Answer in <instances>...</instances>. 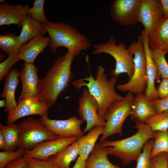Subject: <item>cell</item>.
<instances>
[{"label":"cell","instance_id":"obj_29","mask_svg":"<svg viewBox=\"0 0 168 168\" xmlns=\"http://www.w3.org/2000/svg\"><path fill=\"white\" fill-rule=\"evenodd\" d=\"M154 139L151 157L162 153H168V130L156 132Z\"/></svg>","mask_w":168,"mask_h":168},{"label":"cell","instance_id":"obj_24","mask_svg":"<svg viewBox=\"0 0 168 168\" xmlns=\"http://www.w3.org/2000/svg\"><path fill=\"white\" fill-rule=\"evenodd\" d=\"M108 155L106 147L96 143L86 160V168H122L110 162Z\"/></svg>","mask_w":168,"mask_h":168},{"label":"cell","instance_id":"obj_15","mask_svg":"<svg viewBox=\"0 0 168 168\" xmlns=\"http://www.w3.org/2000/svg\"><path fill=\"white\" fill-rule=\"evenodd\" d=\"M38 68L34 64L25 63L19 71V77L22 83V90L18 101L28 98H39L40 79Z\"/></svg>","mask_w":168,"mask_h":168},{"label":"cell","instance_id":"obj_25","mask_svg":"<svg viewBox=\"0 0 168 168\" xmlns=\"http://www.w3.org/2000/svg\"><path fill=\"white\" fill-rule=\"evenodd\" d=\"M79 155L78 144L77 140L51 157L49 160L60 168H70L71 163L75 160Z\"/></svg>","mask_w":168,"mask_h":168},{"label":"cell","instance_id":"obj_26","mask_svg":"<svg viewBox=\"0 0 168 168\" xmlns=\"http://www.w3.org/2000/svg\"><path fill=\"white\" fill-rule=\"evenodd\" d=\"M0 131L2 133L6 142V151H14L20 144L19 131L17 124L12 123L5 126L0 124Z\"/></svg>","mask_w":168,"mask_h":168},{"label":"cell","instance_id":"obj_34","mask_svg":"<svg viewBox=\"0 0 168 168\" xmlns=\"http://www.w3.org/2000/svg\"><path fill=\"white\" fill-rule=\"evenodd\" d=\"M20 60L16 54H8V57L0 63V81L7 76L11 68Z\"/></svg>","mask_w":168,"mask_h":168},{"label":"cell","instance_id":"obj_8","mask_svg":"<svg viewBox=\"0 0 168 168\" xmlns=\"http://www.w3.org/2000/svg\"><path fill=\"white\" fill-rule=\"evenodd\" d=\"M17 125L19 131V147L26 149L33 148L43 142L59 138L40 119L30 117L23 120Z\"/></svg>","mask_w":168,"mask_h":168},{"label":"cell","instance_id":"obj_44","mask_svg":"<svg viewBox=\"0 0 168 168\" xmlns=\"http://www.w3.org/2000/svg\"><path fill=\"white\" fill-rule=\"evenodd\" d=\"M24 168H30V167L29 166H28L25 167Z\"/></svg>","mask_w":168,"mask_h":168},{"label":"cell","instance_id":"obj_9","mask_svg":"<svg viewBox=\"0 0 168 168\" xmlns=\"http://www.w3.org/2000/svg\"><path fill=\"white\" fill-rule=\"evenodd\" d=\"M78 113L81 119L86 122L84 133L89 131L96 127H104L105 120L98 115V103L87 88L83 89V92L78 99Z\"/></svg>","mask_w":168,"mask_h":168},{"label":"cell","instance_id":"obj_10","mask_svg":"<svg viewBox=\"0 0 168 168\" xmlns=\"http://www.w3.org/2000/svg\"><path fill=\"white\" fill-rule=\"evenodd\" d=\"M140 0H114L110 7V17L118 24L132 25L138 22Z\"/></svg>","mask_w":168,"mask_h":168},{"label":"cell","instance_id":"obj_19","mask_svg":"<svg viewBox=\"0 0 168 168\" xmlns=\"http://www.w3.org/2000/svg\"><path fill=\"white\" fill-rule=\"evenodd\" d=\"M19 78V71L16 68L11 69L5 78L3 89L0 97L6 99L4 110L7 114L14 110L18 104L15 99V93L20 82Z\"/></svg>","mask_w":168,"mask_h":168},{"label":"cell","instance_id":"obj_39","mask_svg":"<svg viewBox=\"0 0 168 168\" xmlns=\"http://www.w3.org/2000/svg\"><path fill=\"white\" fill-rule=\"evenodd\" d=\"M28 166L26 158L23 156L12 161L4 168H24Z\"/></svg>","mask_w":168,"mask_h":168},{"label":"cell","instance_id":"obj_23","mask_svg":"<svg viewBox=\"0 0 168 168\" xmlns=\"http://www.w3.org/2000/svg\"><path fill=\"white\" fill-rule=\"evenodd\" d=\"M46 33L42 23L28 14L22 22L21 31L18 36L20 41L24 44L34 38L44 36Z\"/></svg>","mask_w":168,"mask_h":168},{"label":"cell","instance_id":"obj_4","mask_svg":"<svg viewBox=\"0 0 168 168\" xmlns=\"http://www.w3.org/2000/svg\"><path fill=\"white\" fill-rule=\"evenodd\" d=\"M42 24L49 35V46L54 54L58 48L63 47L72 52L76 57L91 46L88 38L69 23L49 21Z\"/></svg>","mask_w":168,"mask_h":168},{"label":"cell","instance_id":"obj_38","mask_svg":"<svg viewBox=\"0 0 168 168\" xmlns=\"http://www.w3.org/2000/svg\"><path fill=\"white\" fill-rule=\"evenodd\" d=\"M159 99L168 96V78H163L157 89Z\"/></svg>","mask_w":168,"mask_h":168},{"label":"cell","instance_id":"obj_18","mask_svg":"<svg viewBox=\"0 0 168 168\" xmlns=\"http://www.w3.org/2000/svg\"><path fill=\"white\" fill-rule=\"evenodd\" d=\"M50 43L49 37L38 36L33 38L23 44L16 57L25 63L33 64L37 56L43 52Z\"/></svg>","mask_w":168,"mask_h":168},{"label":"cell","instance_id":"obj_28","mask_svg":"<svg viewBox=\"0 0 168 168\" xmlns=\"http://www.w3.org/2000/svg\"><path fill=\"white\" fill-rule=\"evenodd\" d=\"M144 123L154 132L168 130V110L149 117Z\"/></svg>","mask_w":168,"mask_h":168},{"label":"cell","instance_id":"obj_6","mask_svg":"<svg viewBox=\"0 0 168 168\" xmlns=\"http://www.w3.org/2000/svg\"><path fill=\"white\" fill-rule=\"evenodd\" d=\"M92 46L94 48L92 54L105 53L115 59V68L110 72V76L118 77L120 74L125 73L127 74L129 80L131 79L134 71L133 58L125 44L120 43L117 44L115 39L111 37L105 43L95 44Z\"/></svg>","mask_w":168,"mask_h":168},{"label":"cell","instance_id":"obj_1","mask_svg":"<svg viewBox=\"0 0 168 168\" xmlns=\"http://www.w3.org/2000/svg\"><path fill=\"white\" fill-rule=\"evenodd\" d=\"M75 57L68 50L62 56H57L45 77L40 80L39 98L50 107L54 105L60 94L66 89L74 74L71 70Z\"/></svg>","mask_w":168,"mask_h":168},{"label":"cell","instance_id":"obj_12","mask_svg":"<svg viewBox=\"0 0 168 168\" xmlns=\"http://www.w3.org/2000/svg\"><path fill=\"white\" fill-rule=\"evenodd\" d=\"M163 17L161 0H140L138 22L148 36L156 28Z\"/></svg>","mask_w":168,"mask_h":168},{"label":"cell","instance_id":"obj_35","mask_svg":"<svg viewBox=\"0 0 168 168\" xmlns=\"http://www.w3.org/2000/svg\"><path fill=\"white\" fill-rule=\"evenodd\" d=\"M28 166L31 168H60L49 160L42 161L32 158H26Z\"/></svg>","mask_w":168,"mask_h":168},{"label":"cell","instance_id":"obj_37","mask_svg":"<svg viewBox=\"0 0 168 168\" xmlns=\"http://www.w3.org/2000/svg\"><path fill=\"white\" fill-rule=\"evenodd\" d=\"M151 101L157 114L168 110V96Z\"/></svg>","mask_w":168,"mask_h":168},{"label":"cell","instance_id":"obj_2","mask_svg":"<svg viewBox=\"0 0 168 168\" xmlns=\"http://www.w3.org/2000/svg\"><path fill=\"white\" fill-rule=\"evenodd\" d=\"M97 67L96 79L90 74L88 77L76 80L71 84L77 89L85 86L87 87L98 103V115L104 119L109 108L124 97L118 94L115 89L118 77L112 76L109 80L102 65Z\"/></svg>","mask_w":168,"mask_h":168},{"label":"cell","instance_id":"obj_41","mask_svg":"<svg viewBox=\"0 0 168 168\" xmlns=\"http://www.w3.org/2000/svg\"><path fill=\"white\" fill-rule=\"evenodd\" d=\"M161 3L163 17L168 19V0H161Z\"/></svg>","mask_w":168,"mask_h":168},{"label":"cell","instance_id":"obj_16","mask_svg":"<svg viewBox=\"0 0 168 168\" xmlns=\"http://www.w3.org/2000/svg\"><path fill=\"white\" fill-rule=\"evenodd\" d=\"M140 36L143 44L147 64V83L144 94L150 100L152 101L159 99L155 86V81L157 79L158 71L151 56V49L148 42V36L144 30L141 31Z\"/></svg>","mask_w":168,"mask_h":168},{"label":"cell","instance_id":"obj_5","mask_svg":"<svg viewBox=\"0 0 168 168\" xmlns=\"http://www.w3.org/2000/svg\"><path fill=\"white\" fill-rule=\"evenodd\" d=\"M129 53L134 55V71L131 78L127 83L117 85L116 87L122 91L133 93H143L147 86V64L142 41L140 35L138 40L127 48Z\"/></svg>","mask_w":168,"mask_h":168},{"label":"cell","instance_id":"obj_11","mask_svg":"<svg viewBox=\"0 0 168 168\" xmlns=\"http://www.w3.org/2000/svg\"><path fill=\"white\" fill-rule=\"evenodd\" d=\"M78 138L73 137L61 138L43 142L31 149H26L23 156L42 161H47L50 158L66 147L77 140Z\"/></svg>","mask_w":168,"mask_h":168},{"label":"cell","instance_id":"obj_32","mask_svg":"<svg viewBox=\"0 0 168 168\" xmlns=\"http://www.w3.org/2000/svg\"><path fill=\"white\" fill-rule=\"evenodd\" d=\"M44 0H35L33 7L27 11L32 17L41 23L49 21L44 14Z\"/></svg>","mask_w":168,"mask_h":168},{"label":"cell","instance_id":"obj_31","mask_svg":"<svg viewBox=\"0 0 168 168\" xmlns=\"http://www.w3.org/2000/svg\"><path fill=\"white\" fill-rule=\"evenodd\" d=\"M154 140H148L144 145L142 151L138 160L136 168H151V153Z\"/></svg>","mask_w":168,"mask_h":168},{"label":"cell","instance_id":"obj_33","mask_svg":"<svg viewBox=\"0 0 168 168\" xmlns=\"http://www.w3.org/2000/svg\"><path fill=\"white\" fill-rule=\"evenodd\" d=\"M26 149L19 147L16 151H9L5 150L0 152V168H4L9 163L23 156Z\"/></svg>","mask_w":168,"mask_h":168},{"label":"cell","instance_id":"obj_30","mask_svg":"<svg viewBox=\"0 0 168 168\" xmlns=\"http://www.w3.org/2000/svg\"><path fill=\"white\" fill-rule=\"evenodd\" d=\"M151 56L158 71L157 79L161 76L162 79L168 78V63L166 60V54L162 51L151 49Z\"/></svg>","mask_w":168,"mask_h":168},{"label":"cell","instance_id":"obj_36","mask_svg":"<svg viewBox=\"0 0 168 168\" xmlns=\"http://www.w3.org/2000/svg\"><path fill=\"white\" fill-rule=\"evenodd\" d=\"M162 153L151 157V168H168L167 154Z\"/></svg>","mask_w":168,"mask_h":168},{"label":"cell","instance_id":"obj_42","mask_svg":"<svg viewBox=\"0 0 168 168\" xmlns=\"http://www.w3.org/2000/svg\"><path fill=\"white\" fill-rule=\"evenodd\" d=\"M6 149V142L4 135L2 132L0 131V149L5 150Z\"/></svg>","mask_w":168,"mask_h":168},{"label":"cell","instance_id":"obj_27","mask_svg":"<svg viewBox=\"0 0 168 168\" xmlns=\"http://www.w3.org/2000/svg\"><path fill=\"white\" fill-rule=\"evenodd\" d=\"M23 45L19 36L15 33H9L0 35V49L8 55L18 54Z\"/></svg>","mask_w":168,"mask_h":168},{"label":"cell","instance_id":"obj_7","mask_svg":"<svg viewBox=\"0 0 168 168\" xmlns=\"http://www.w3.org/2000/svg\"><path fill=\"white\" fill-rule=\"evenodd\" d=\"M135 98L133 93L128 92L123 100L113 104L109 108L104 118L105 124L99 142L114 134L122 136L123 124L127 118L132 114Z\"/></svg>","mask_w":168,"mask_h":168},{"label":"cell","instance_id":"obj_20","mask_svg":"<svg viewBox=\"0 0 168 168\" xmlns=\"http://www.w3.org/2000/svg\"><path fill=\"white\" fill-rule=\"evenodd\" d=\"M157 114L151 101L144 94L140 93L136 94L130 115L131 119L144 122L148 118Z\"/></svg>","mask_w":168,"mask_h":168},{"label":"cell","instance_id":"obj_3","mask_svg":"<svg viewBox=\"0 0 168 168\" xmlns=\"http://www.w3.org/2000/svg\"><path fill=\"white\" fill-rule=\"evenodd\" d=\"M133 127L137 131L129 137L116 141L106 139L100 142L102 146L106 147L108 154L118 157L125 165L137 161L145 143L154 138L156 133L147 125L138 120H135Z\"/></svg>","mask_w":168,"mask_h":168},{"label":"cell","instance_id":"obj_45","mask_svg":"<svg viewBox=\"0 0 168 168\" xmlns=\"http://www.w3.org/2000/svg\"><path fill=\"white\" fill-rule=\"evenodd\" d=\"M167 154V161H168V153Z\"/></svg>","mask_w":168,"mask_h":168},{"label":"cell","instance_id":"obj_40","mask_svg":"<svg viewBox=\"0 0 168 168\" xmlns=\"http://www.w3.org/2000/svg\"><path fill=\"white\" fill-rule=\"evenodd\" d=\"M86 160H83L78 156L72 168H86Z\"/></svg>","mask_w":168,"mask_h":168},{"label":"cell","instance_id":"obj_17","mask_svg":"<svg viewBox=\"0 0 168 168\" xmlns=\"http://www.w3.org/2000/svg\"><path fill=\"white\" fill-rule=\"evenodd\" d=\"M0 2V26L15 24L21 28L22 22L28 15L29 6L13 5L2 0Z\"/></svg>","mask_w":168,"mask_h":168},{"label":"cell","instance_id":"obj_13","mask_svg":"<svg viewBox=\"0 0 168 168\" xmlns=\"http://www.w3.org/2000/svg\"><path fill=\"white\" fill-rule=\"evenodd\" d=\"M50 130L59 137L78 138L83 135V131L81 126L84 122L76 116L65 120L52 119L48 115L41 117L39 119Z\"/></svg>","mask_w":168,"mask_h":168},{"label":"cell","instance_id":"obj_43","mask_svg":"<svg viewBox=\"0 0 168 168\" xmlns=\"http://www.w3.org/2000/svg\"><path fill=\"white\" fill-rule=\"evenodd\" d=\"M6 105V101L5 99L3 100H0V107H5Z\"/></svg>","mask_w":168,"mask_h":168},{"label":"cell","instance_id":"obj_22","mask_svg":"<svg viewBox=\"0 0 168 168\" xmlns=\"http://www.w3.org/2000/svg\"><path fill=\"white\" fill-rule=\"evenodd\" d=\"M104 127H96L85 135L79 137L77 141L78 144L79 156L83 160H86L95 146L99 137L102 135Z\"/></svg>","mask_w":168,"mask_h":168},{"label":"cell","instance_id":"obj_14","mask_svg":"<svg viewBox=\"0 0 168 168\" xmlns=\"http://www.w3.org/2000/svg\"><path fill=\"white\" fill-rule=\"evenodd\" d=\"M49 107L39 98H26L18 102L16 107L8 114L7 123H14L21 118L31 115L44 116L48 115Z\"/></svg>","mask_w":168,"mask_h":168},{"label":"cell","instance_id":"obj_21","mask_svg":"<svg viewBox=\"0 0 168 168\" xmlns=\"http://www.w3.org/2000/svg\"><path fill=\"white\" fill-rule=\"evenodd\" d=\"M151 49L168 53V19L163 17L156 30L148 36Z\"/></svg>","mask_w":168,"mask_h":168}]
</instances>
